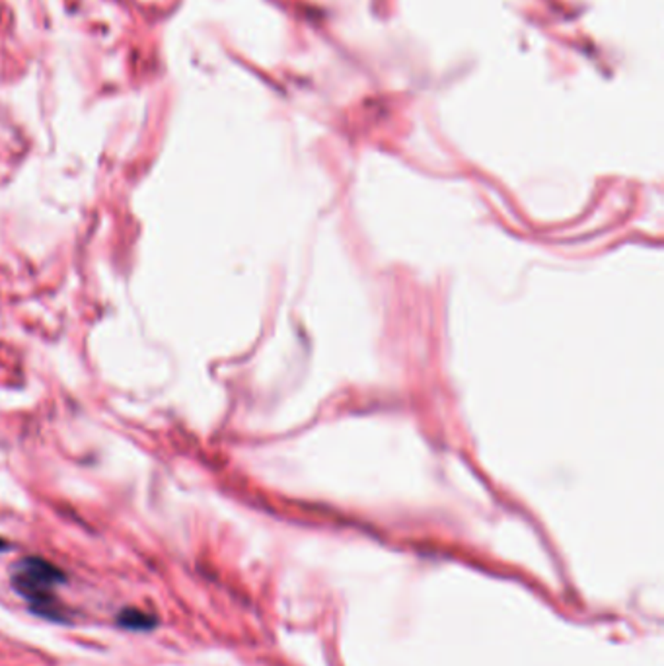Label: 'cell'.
I'll list each match as a JSON object with an SVG mask.
<instances>
[{"label": "cell", "mask_w": 664, "mask_h": 666, "mask_svg": "<svg viewBox=\"0 0 664 666\" xmlns=\"http://www.w3.org/2000/svg\"><path fill=\"white\" fill-rule=\"evenodd\" d=\"M115 622L119 628L129 631H150L158 626V618L139 608H123L117 614Z\"/></svg>", "instance_id": "2"}, {"label": "cell", "mask_w": 664, "mask_h": 666, "mask_svg": "<svg viewBox=\"0 0 664 666\" xmlns=\"http://www.w3.org/2000/svg\"><path fill=\"white\" fill-rule=\"evenodd\" d=\"M8 548V543H6V540H3V538H0V552H5Z\"/></svg>", "instance_id": "3"}, {"label": "cell", "mask_w": 664, "mask_h": 666, "mask_svg": "<svg viewBox=\"0 0 664 666\" xmlns=\"http://www.w3.org/2000/svg\"><path fill=\"white\" fill-rule=\"evenodd\" d=\"M65 581L67 575L43 557H24L12 569L14 590L29 604L34 614L57 624L69 619L63 604L55 596V588Z\"/></svg>", "instance_id": "1"}]
</instances>
